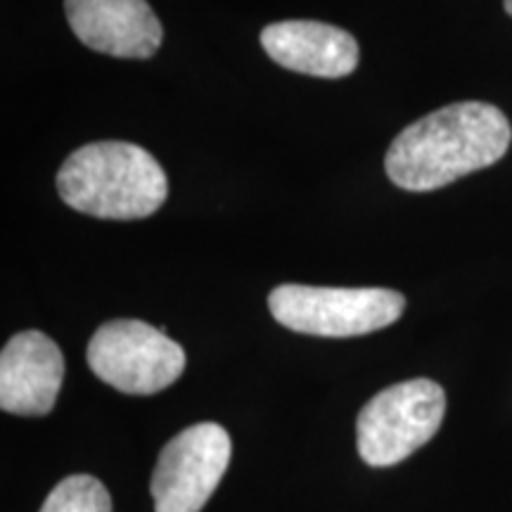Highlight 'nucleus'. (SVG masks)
Here are the masks:
<instances>
[{"mask_svg": "<svg viewBox=\"0 0 512 512\" xmlns=\"http://www.w3.org/2000/svg\"><path fill=\"white\" fill-rule=\"evenodd\" d=\"M444 415L446 394L439 382L418 377L382 389L358 413V456L373 467L401 463L439 432Z\"/></svg>", "mask_w": 512, "mask_h": 512, "instance_id": "obj_4", "label": "nucleus"}, {"mask_svg": "<svg viewBox=\"0 0 512 512\" xmlns=\"http://www.w3.org/2000/svg\"><path fill=\"white\" fill-rule=\"evenodd\" d=\"M62 202L81 214L110 221L147 219L166 202L169 181L145 147L100 140L72 152L57 171Z\"/></svg>", "mask_w": 512, "mask_h": 512, "instance_id": "obj_2", "label": "nucleus"}, {"mask_svg": "<svg viewBox=\"0 0 512 512\" xmlns=\"http://www.w3.org/2000/svg\"><path fill=\"white\" fill-rule=\"evenodd\" d=\"M230 437L216 422L178 432L159 453L150 494L155 512H200L230 463Z\"/></svg>", "mask_w": 512, "mask_h": 512, "instance_id": "obj_6", "label": "nucleus"}, {"mask_svg": "<svg viewBox=\"0 0 512 512\" xmlns=\"http://www.w3.org/2000/svg\"><path fill=\"white\" fill-rule=\"evenodd\" d=\"M503 8H505V12H508V15L512 17V0H503Z\"/></svg>", "mask_w": 512, "mask_h": 512, "instance_id": "obj_11", "label": "nucleus"}, {"mask_svg": "<svg viewBox=\"0 0 512 512\" xmlns=\"http://www.w3.org/2000/svg\"><path fill=\"white\" fill-rule=\"evenodd\" d=\"M273 318L313 337H361L389 328L406 311V297L384 287L280 285L268 297Z\"/></svg>", "mask_w": 512, "mask_h": 512, "instance_id": "obj_3", "label": "nucleus"}, {"mask_svg": "<svg viewBox=\"0 0 512 512\" xmlns=\"http://www.w3.org/2000/svg\"><path fill=\"white\" fill-rule=\"evenodd\" d=\"M95 377L124 394L150 396L171 387L185 370V351L164 330L117 318L95 330L86 349Z\"/></svg>", "mask_w": 512, "mask_h": 512, "instance_id": "obj_5", "label": "nucleus"}, {"mask_svg": "<svg viewBox=\"0 0 512 512\" xmlns=\"http://www.w3.org/2000/svg\"><path fill=\"white\" fill-rule=\"evenodd\" d=\"M64 380L62 351L38 330L19 332L0 354V408L15 415H48Z\"/></svg>", "mask_w": 512, "mask_h": 512, "instance_id": "obj_8", "label": "nucleus"}, {"mask_svg": "<svg viewBox=\"0 0 512 512\" xmlns=\"http://www.w3.org/2000/svg\"><path fill=\"white\" fill-rule=\"evenodd\" d=\"M512 128L489 102H453L413 121L392 140L384 171L396 188L430 192L489 169L508 152Z\"/></svg>", "mask_w": 512, "mask_h": 512, "instance_id": "obj_1", "label": "nucleus"}, {"mask_svg": "<svg viewBox=\"0 0 512 512\" xmlns=\"http://www.w3.org/2000/svg\"><path fill=\"white\" fill-rule=\"evenodd\" d=\"M261 46L275 64L290 72L342 79L358 67V41L349 31L313 19H287L261 31Z\"/></svg>", "mask_w": 512, "mask_h": 512, "instance_id": "obj_9", "label": "nucleus"}, {"mask_svg": "<svg viewBox=\"0 0 512 512\" xmlns=\"http://www.w3.org/2000/svg\"><path fill=\"white\" fill-rule=\"evenodd\" d=\"M64 15L83 46L121 60H150L164 41L147 0H64Z\"/></svg>", "mask_w": 512, "mask_h": 512, "instance_id": "obj_7", "label": "nucleus"}, {"mask_svg": "<svg viewBox=\"0 0 512 512\" xmlns=\"http://www.w3.org/2000/svg\"><path fill=\"white\" fill-rule=\"evenodd\" d=\"M41 512H112V498L100 479L72 475L50 491Z\"/></svg>", "mask_w": 512, "mask_h": 512, "instance_id": "obj_10", "label": "nucleus"}]
</instances>
